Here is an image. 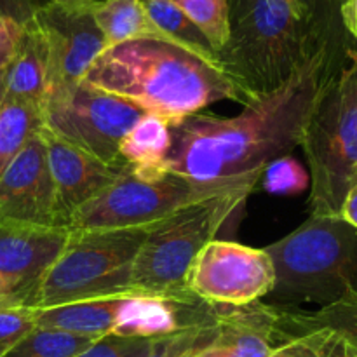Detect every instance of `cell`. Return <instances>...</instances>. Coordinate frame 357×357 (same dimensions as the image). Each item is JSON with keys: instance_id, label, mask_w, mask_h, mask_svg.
<instances>
[{"instance_id": "obj_9", "label": "cell", "mask_w": 357, "mask_h": 357, "mask_svg": "<svg viewBox=\"0 0 357 357\" xmlns=\"http://www.w3.org/2000/svg\"><path fill=\"white\" fill-rule=\"evenodd\" d=\"M244 178L201 183L169 171L157 176H142L126 167L101 194L72 216L68 230L87 232L159 223L190 206L237 187Z\"/></svg>"}, {"instance_id": "obj_36", "label": "cell", "mask_w": 357, "mask_h": 357, "mask_svg": "<svg viewBox=\"0 0 357 357\" xmlns=\"http://www.w3.org/2000/svg\"><path fill=\"white\" fill-rule=\"evenodd\" d=\"M7 302H14L13 300V288H10L9 282L6 281V278L0 275V305Z\"/></svg>"}, {"instance_id": "obj_37", "label": "cell", "mask_w": 357, "mask_h": 357, "mask_svg": "<svg viewBox=\"0 0 357 357\" xmlns=\"http://www.w3.org/2000/svg\"><path fill=\"white\" fill-rule=\"evenodd\" d=\"M6 98V70H0V105Z\"/></svg>"}, {"instance_id": "obj_4", "label": "cell", "mask_w": 357, "mask_h": 357, "mask_svg": "<svg viewBox=\"0 0 357 357\" xmlns=\"http://www.w3.org/2000/svg\"><path fill=\"white\" fill-rule=\"evenodd\" d=\"M265 251L275 272L274 307H326L357 289V230L340 216L310 215Z\"/></svg>"}, {"instance_id": "obj_10", "label": "cell", "mask_w": 357, "mask_h": 357, "mask_svg": "<svg viewBox=\"0 0 357 357\" xmlns=\"http://www.w3.org/2000/svg\"><path fill=\"white\" fill-rule=\"evenodd\" d=\"M40 112L45 131L115 169H126L119 149L145 114L136 105L86 82L51 89Z\"/></svg>"}, {"instance_id": "obj_26", "label": "cell", "mask_w": 357, "mask_h": 357, "mask_svg": "<svg viewBox=\"0 0 357 357\" xmlns=\"http://www.w3.org/2000/svg\"><path fill=\"white\" fill-rule=\"evenodd\" d=\"M264 190L279 197H296L310 187V174L291 153L271 160L261 173Z\"/></svg>"}, {"instance_id": "obj_12", "label": "cell", "mask_w": 357, "mask_h": 357, "mask_svg": "<svg viewBox=\"0 0 357 357\" xmlns=\"http://www.w3.org/2000/svg\"><path fill=\"white\" fill-rule=\"evenodd\" d=\"M33 20L47 42L51 89L82 82L98 56L108 47L91 7L70 9L52 2L40 3Z\"/></svg>"}, {"instance_id": "obj_32", "label": "cell", "mask_w": 357, "mask_h": 357, "mask_svg": "<svg viewBox=\"0 0 357 357\" xmlns=\"http://www.w3.org/2000/svg\"><path fill=\"white\" fill-rule=\"evenodd\" d=\"M21 26H16L7 21H0V70H6L16 49L20 38Z\"/></svg>"}, {"instance_id": "obj_34", "label": "cell", "mask_w": 357, "mask_h": 357, "mask_svg": "<svg viewBox=\"0 0 357 357\" xmlns=\"http://www.w3.org/2000/svg\"><path fill=\"white\" fill-rule=\"evenodd\" d=\"M340 16L344 30L351 37L357 38V0H345V3L342 6Z\"/></svg>"}, {"instance_id": "obj_31", "label": "cell", "mask_w": 357, "mask_h": 357, "mask_svg": "<svg viewBox=\"0 0 357 357\" xmlns=\"http://www.w3.org/2000/svg\"><path fill=\"white\" fill-rule=\"evenodd\" d=\"M38 7L37 0H0V21L23 28L33 21Z\"/></svg>"}, {"instance_id": "obj_24", "label": "cell", "mask_w": 357, "mask_h": 357, "mask_svg": "<svg viewBox=\"0 0 357 357\" xmlns=\"http://www.w3.org/2000/svg\"><path fill=\"white\" fill-rule=\"evenodd\" d=\"M96 342V338L37 326L3 357H75Z\"/></svg>"}, {"instance_id": "obj_11", "label": "cell", "mask_w": 357, "mask_h": 357, "mask_svg": "<svg viewBox=\"0 0 357 357\" xmlns=\"http://www.w3.org/2000/svg\"><path fill=\"white\" fill-rule=\"evenodd\" d=\"M275 284L265 248L215 239L206 244L187 274L190 295L213 307H246L261 302Z\"/></svg>"}, {"instance_id": "obj_28", "label": "cell", "mask_w": 357, "mask_h": 357, "mask_svg": "<svg viewBox=\"0 0 357 357\" xmlns=\"http://www.w3.org/2000/svg\"><path fill=\"white\" fill-rule=\"evenodd\" d=\"M295 3L317 37L338 51L344 33H347L340 16L345 0H295Z\"/></svg>"}, {"instance_id": "obj_29", "label": "cell", "mask_w": 357, "mask_h": 357, "mask_svg": "<svg viewBox=\"0 0 357 357\" xmlns=\"http://www.w3.org/2000/svg\"><path fill=\"white\" fill-rule=\"evenodd\" d=\"M37 328V309L17 302L0 305V357L7 356Z\"/></svg>"}, {"instance_id": "obj_14", "label": "cell", "mask_w": 357, "mask_h": 357, "mask_svg": "<svg viewBox=\"0 0 357 357\" xmlns=\"http://www.w3.org/2000/svg\"><path fill=\"white\" fill-rule=\"evenodd\" d=\"M68 229L37 227L0 218V275L13 300L26 305L31 291L68 243Z\"/></svg>"}, {"instance_id": "obj_13", "label": "cell", "mask_w": 357, "mask_h": 357, "mask_svg": "<svg viewBox=\"0 0 357 357\" xmlns=\"http://www.w3.org/2000/svg\"><path fill=\"white\" fill-rule=\"evenodd\" d=\"M0 218L59 229L54 187L40 129L0 174Z\"/></svg>"}, {"instance_id": "obj_19", "label": "cell", "mask_w": 357, "mask_h": 357, "mask_svg": "<svg viewBox=\"0 0 357 357\" xmlns=\"http://www.w3.org/2000/svg\"><path fill=\"white\" fill-rule=\"evenodd\" d=\"M91 13L108 47L136 38H167L152 23L139 0H98Z\"/></svg>"}, {"instance_id": "obj_30", "label": "cell", "mask_w": 357, "mask_h": 357, "mask_svg": "<svg viewBox=\"0 0 357 357\" xmlns=\"http://www.w3.org/2000/svg\"><path fill=\"white\" fill-rule=\"evenodd\" d=\"M157 338L105 337L75 357H145Z\"/></svg>"}, {"instance_id": "obj_17", "label": "cell", "mask_w": 357, "mask_h": 357, "mask_svg": "<svg viewBox=\"0 0 357 357\" xmlns=\"http://www.w3.org/2000/svg\"><path fill=\"white\" fill-rule=\"evenodd\" d=\"M51 89V61L44 33L35 20L21 28L16 49L6 68V98L42 107Z\"/></svg>"}, {"instance_id": "obj_21", "label": "cell", "mask_w": 357, "mask_h": 357, "mask_svg": "<svg viewBox=\"0 0 357 357\" xmlns=\"http://www.w3.org/2000/svg\"><path fill=\"white\" fill-rule=\"evenodd\" d=\"M40 128V107L26 103V101H2L0 105V174L16 159L28 139Z\"/></svg>"}, {"instance_id": "obj_2", "label": "cell", "mask_w": 357, "mask_h": 357, "mask_svg": "<svg viewBox=\"0 0 357 357\" xmlns=\"http://www.w3.org/2000/svg\"><path fill=\"white\" fill-rule=\"evenodd\" d=\"M82 82L169 124L218 101L250 105L218 59L169 38H136L107 47Z\"/></svg>"}, {"instance_id": "obj_3", "label": "cell", "mask_w": 357, "mask_h": 357, "mask_svg": "<svg viewBox=\"0 0 357 357\" xmlns=\"http://www.w3.org/2000/svg\"><path fill=\"white\" fill-rule=\"evenodd\" d=\"M323 49L338 52L317 37L295 0H230L229 37L216 59L251 103Z\"/></svg>"}, {"instance_id": "obj_20", "label": "cell", "mask_w": 357, "mask_h": 357, "mask_svg": "<svg viewBox=\"0 0 357 357\" xmlns=\"http://www.w3.org/2000/svg\"><path fill=\"white\" fill-rule=\"evenodd\" d=\"M279 324L289 338L314 328H333L352 342L357 349V289L345 293L340 300L317 310H300L298 307H275Z\"/></svg>"}, {"instance_id": "obj_5", "label": "cell", "mask_w": 357, "mask_h": 357, "mask_svg": "<svg viewBox=\"0 0 357 357\" xmlns=\"http://www.w3.org/2000/svg\"><path fill=\"white\" fill-rule=\"evenodd\" d=\"M300 146L310 174V215L338 216L357 185V49L331 75L314 108Z\"/></svg>"}, {"instance_id": "obj_6", "label": "cell", "mask_w": 357, "mask_h": 357, "mask_svg": "<svg viewBox=\"0 0 357 357\" xmlns=\"http://www.w3.org/2000/svg\"><path fill=\"white\" fill-rule=\"evenodd\" d=\"M261 173L264 169L250 174L237 187L190 206L153 229L132 265L131 289L180 298L194 296L187 289L192 261L246 204Z\"/></svg>"}, {"instance_id": "obj_18", "label": "cell", "mask_w": 357, "mask_h": 357, "mask_svg": "<svg viewBox=\"0 0 357 357\" xmlns=\"http://www.w3.org/2000/svg\"><path fill=\"white\" fill-rule=\"evenodd\" d=\"M169 149V122L157 115L143 114L122 139L119 155L132 173L157 176L167 171L166 159Z\"/></svg>"}, {"instance_id": "obj_8", "label": "cell", "mask_w": 357, "mask_h": 357, "mask_svg": "<svg viewBox=\"0 0 357 357\" xmlns=\"http://www.w3.org/2000/svg\"><path fill=\"white\" fill-rule=\"evenodd\" d=\"M162 222L129 229L72 232L65 250L37 282L26 305L49 309L132 291L131 274L136 257L149 234Z\"/></svg>"}, {"instance_id": "obj_15", "label": "cell", "mask_w": 357, "mask_h": 357, "mask_svg": "<svg viewBox=\"0 0 357 357\" xmlns=\"http://www.w3.org/2000/svg\"><path fill=\"white\" fill-rule=\"evenodd\" d=\"M54 187L56 222L68 229L72 216L105 190L124 169H115L40 128Z\"/></svg>"}, {"instance_id": "obj_27", "label": "cell", "mask_w": 357, "mask_h": 357, "mask_svg": "<svg viewBox=\"0 0 357 357\" xmlns=\"http://www.w3.org/2000/svg\"><path fill=\"white\" fill-rule=\"evenodd\" d=\"M215 335L216 321L197 324V326L167 335V337L157 338L145 357H197L211 345Z\"/></svg>"}, {"instance_id": "obj_22", "label": "cell", "mask_w": 357, "mask_h": 357, "mask_svg": "<svg viewBox=\"0 0 357 357\" xmlns=\"http://www.w3.org/2000/svg\"><path fill=\"white\" fill-rule=\"evenodd\" d=\"M139 2L145 7L152 23L169 40L178 42V44L204 56L216 58L215 49L209 44L206 35L171 0H139Z\"/></svg>"}, {"instance_id": "obj_35", "label": "cell", "mask_w": 357, "mask_h": 357, "mask_svg": "<svg viewBox=\"0 0 357 357\" xmlns=\"http://www.w3.org/2000/svg\"><path fill=\"white\" fill-rule=\"evenodd\" d=\"M52 3H58L61 7H70V9H89L98 0H49Z\"/></svg>"}, {"instance_id": "obj_33", "label": "cell", "mask_w": 357, "mask_h": 357, "mask_svg": "<svg viewBox=\"0 0 357 357\" xmlns=\"http://www.w3.org/2000/svg\"><path fill=\"white\" fill-rule=\"evenodd\" d=\"M342 220L345 223H349L351 227H354L357 230V185L351 188L345 195L344 202L340 206V213H338Z\"/></svg>"}, {"instance_id": "obj_16", "label": "cell", "mask_w": 357, "mask_h": 357, "mask_svg": "<svg viewBox=\"0 0 357 357\" xmlns=\"http://www.w3.org/2000/svg\"><path fill=\"white\" fill-rule=\"evenodd\" d=\"M288 338L274 305L220 307L215 340L197 357H268Z\"/></svg>"}, {"instance_id": "obj_1", "label": "cell", "mask_w": 357, "mask_h": 357, "mask_svg": "<svg viewBox=\"0 0 357 357\" xmlns=\"http://www.w3.org/2000/svg\"><path fill=\"white\" fill-rule=\"evenodd\" d=\"M338 52L323 49L279 89L234 117L194 114L169 124V173L201 183L239 180L300 146L314 108L335 73Z\"/></svg>"}, {"instance_id": "obj_23", "label": "cell", "mask_w": 357, "mask_h": 357, "mask_svg": "<svg viewBox=\"0 0 357 357\" xmlns=\"http://www.w3.org/2000/svg\"><path fill=\"white\" fill-rule=\"evenodd\" d=\"M268 357H357V349L333 328H314L282 342Z\"/></svg>"}, {"instance_id": "obj_7", "label": "cell", "mask_w": 357, "mask_h": 357, "mask_svg": "<svg viewBox=\"0 0 357 357\" xmlns=\"http://www.w3.org/2000/svg\"><path fill=\"white\" fill-rule=\"evenodd\" d=\"M220 307L195 296L126 291L80 302L37 309V326L54 328L101 340L105 337L160 338L176 331L215 323Z\"/></svg>"}, {"instance_id": "obj_25", "label": "cell", "mask_w": 357, "mask_h": 357, "mask_svg": "<svg viewBox=\"0 0 357 357\" xmlns=\"http://www.w3.org/2000/svg\"><path fill=\"white\" fill-rule=\"evenodd\" d=\"M213 45L215 52L225 45L229 37L230 0H171Z\"/></svg>"}]
</instances>
